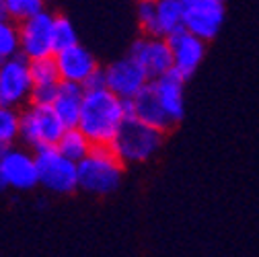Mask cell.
<instances>
[{
    "instance_id": "21",
    "label": "cell",
    "mask_w": 259,
    "mask_h": 257,
    "mask_svg": "<svg viewBox=\"0 0 259 257\" xmlns=\"http://www.w3.org/2000/svg\"><path fill=\"white\" fill-rule=\"evenodd\" d=\"M21 54V37H19V23L13 19L0 21V64Z\"/></svg>"
},
{
    "instance_id": "22",
    "label": "cell",
    "mask_w": 259,
    "mask_h": 257,
    "mask_svg": "<svg viewBox=\"0 0 259 257\" xmlns=\"http://www.w3.org/2000/svg\"><path fill=\"white\" fill-rule=\"evenodd\" d=\"M3 3L7 9V17L17 23L44 11V0H3Z\"/></svg>"
},
{
    "instance_id": "5",
    "label": "cell",
    "mask_w": 259,
    "mask_h": 257,
    "mask_svg": "<svg viewBox=\"0 0 259 257\" xmlns=\"http://www.w3.org/2000/svg\"><path fill=\"white\" fill-rule=\"evenodd\" d=\"M66 130L52 103L29 101L21 111V140L31 148L56 144Z\"/></svg>"
},
{
    "instance_id": "3",
    "label": "cell",
    "mask_w": 259,
    "mask_h": 257,
    "mask_svg": "<svg viewBox=\"0 0 259 257\" xmlns=\"http://www.w3.org/2000/svg\"><path fill=\"white\" fill-rule=\"evenodd\" d=\"M163 138L165 132H160L158 127L148 125L142 119L130 115L121 123L119 132L115 134L109 146L121 158L123 165H134L150 160L160 148V144H163Z\"/></svg>"
},
{
    "instance_id": "23",
    "label": "cell",
    "mask_w": 259,
    "mask_h": 257,
    "mask_svg": "<svg viewBox=\"0 0 259 257\" xmlns=\"http://www.w3.org/2000/svg\"><path fill=\"white\" fill-rule=\"evenodd\" d=\"M74 44H78V35H76L72 21L68 17H56V21H54V50L58 52L64 48H70Z\"/></svg>"
},
{
    "instance_id": "18",
    "label": "cell",
    "mask_w": 259,
    "mask_h": 257,
    "mask_svg": "<svg viewBox=\"0 0 259 257\" xmlns=\"http://www.w3.org/2000/svg\"><path fill=\"white\" fill-rule=\"evenodd\" d=\"M156 9V35L169 37L183 29L185 0H154Z\"/></svg>"
},
{
    "instance_id": "28",
    "label": "cell",
    "mask_w": 259,
    "mask_h": 257,
    "mask_svg": "<svg viewBox=\"0 0 259 257\" xmlns=\"http://www.w3.org/2000/svg\"><path fill=\"white\" fill-rule=\"evenodd\" d=\"M138 3H140V0H138Z\"/></svg>"
},
{
    "instance_id": "10",
    "label": "cell",
    "mask_w": 259,
    "mask_h": 257,
    "mask_svg": "<svg viewBox=\"0 0 259 257\" xmlns=\"http://www.w3.org/2000/svg\"><path fill=\"white\" fill-rule=\"evenodd\" d=\"M130 56H134L142 64L150 80L163 76L175 68L171 44L167 37H160V35H144L136 39L132 48H130Z\"/></svg>"
},
{
    "instance_id": "7",
    "label": "cell",
    "mask_w": 259,
    "mask_h": 257,
    "mask_svg": "<svg viewBox=\"0 0 259 257\" xmlns=\"http://www.w3.org/2000/svg\"><path fill=\"white\" fill-rule=\"evenodd\" d=\"M54 21L56 17L48 11H41L19 23L21 54L29 60L52 56L54 50Z\"/></svg>"
},
{
    "instance_id": "11",
    "label": "cell",
    "mask_w": 259,
    "mask_h": 257,
    "mask_svg": "<svg viewBox=\"0 0 259 257\" xmlns=\"http://www.w3.org/2000/svg\"><path fill=\"white\" fill-rule=\"evenodd\" d=\"M0 169H3L9 187L17 191H29L39 185V169L35 154H29L21 148H5L0 154Z\"/></svg>"
},
{
    "instance_id": "15",
    "label": "cell",
    "mask_w": 259,
    "mask_h": 257,
    "mask_svg": "<svg viewBox=\"0 0 259 257\" xmlns=\"http://www.w3.org/2000/svg\"><path fill=\"white\" fill-rule=\"evenodd\" d=\"M29 70H31V80H33V95H31V101L52 103L56 93H58V84L62 82L60 68L56 64L54 54L29 60Z\"/></svg>"
},
{
    "instance_id": "12",
    "label": "cell",
    "mask_w": 259,
    "mask_h": 257,
    "mask_svg": "<svg viewBox=\"0 0 259 257\" xmlns=\"http://www.w3.org/2000/svg\"><path fill=\"white\" fill-rule=\"evenodd\" d=\"M173 50V62H175V68L181 76L189 78L193 72L198 70V66L202 64L204 56H206V39L193 35L191 31H187L185 27L175 31L173 35L167 37Z\"/></svg>"
},
{
    "instance_id": "14",
    "label": "cell",
    "mask_w": 259,
    "mask_h": 257,
    "mask_svg": "<svg viewBox=\"0 0 259 257\" xmlns=\"http://www.w3.org/2000/svg\"><path fill=\"white\" fill-rule=\"evenodd\" d=\"M56 58V64L60 68V76L62 80H72V82H84L97 68V62L93 58V54L80 46V44H74L70 48H64V50H58L54 54Z\"/></svg>"
},
{
    "instance_id": "2",
    "label": "cell",
    "mask_w": 259,
    "mask_h": 257,
    "mask_svg": "<svg viewBox=\"0 0 259 257\" xmlns=\"http://www.w3.org/2000/svg\"><path fill=\"white\" fill-rule=\"evenodd\" d=\"M123 175L121 158L109 144H95L93 150L78 160V189L93 196H109L119 187Z\"/></svg>"
},
{
    "instance_id": "6",
    "label": "cell",
    "mask_w": 259,
    "mask_h": 257,
    "mask_svg": "<svg viewBox=\"0 0 259 257\" xmlns=\"http://www.w3.org/2000/svg\"><path fill=\"white\" fill-rule=\"evenodd\" d=\"M31 95H33V80H31L29 58L17 54L0 64V103L21 107L31 101Z\"/></svg>"
},
{
    "instance_id": "1",
    "label": "cell",
    "mask_w": 259,
    "mask_h": 257,
    "mask_svg": "<svg viewBox=\"0 0 259 257\" xmlns=\"http://www.w3.org/2000/svg\"><path fill=\"white\" fill-rule=\"evenodd\" d=\"M125 117V99L107 87L84 91L78 127L93 140V144H111Z\"/></svg>"
},
{
    "instance_id": "16",
    "label": "cell",
    "mask_w": 259,
    "mask_h": 257,
    "mask_svg": "<svg viewBox=\"0 0 259 257\" xmlns=\"http://www.w3.org/2000/svg\"><path fill=\"white\" fill-rule=\"evenodd\" d=\"M185 82L187 78L181 76L177 70H171L158 78H152L150 84L160 99L163 107L169 111V115L179 123L185 113Z\"/></svg>"
},
{
    "instance_id": "26",
    "label": "cell",
    "mask_w": 259,
    "mask_h": 257,
    "mask_svg": "<svg viewBox=\"0 0 259 257\" xmlns=\"http://www.w3.org/2000/svg\"><path fill=\"white\" fill-rule=\"evenodd\" d=\"M5 19H9L7 17V9H5V3L0 0V21H5Z\"/></svg>"
},
{
    "instance_id": "8",
    "label": "cell",
    "mask_w": 259,
    "mask_h": 257,
    "mask_svg": "<svg viewBox=\"0 0 259 257\" xmlns=\"http://www.w3.org/2000/svg\"><path fill=\"white\" fill-rule=\"evenodd\" d=\"M105 70V84L121 99H134L136 95L150 82L148 72L134 56H125L111 62Z\"/></svg>"
},
{
    "instance_id": "4",
    "label": "cell",
    "mask_w": 259,
    "mask_h": 257,
    "mask_svg": "<svg viewBox=\"0 0 259 257\" xmlns=\"http://www.w3.org/2000/svg\"><path fill=\"white\" fill-rule=\"evenodd\" d=\"M39 185L58 196H68L78 189V163L68 158L56 144L35 148Z\"/></svg>"
},
{
    "instance_id": "13",
    "label": "cell",
    "mask_w": 259,
    "mask_h": 257,
    "mask_svg": "<svg viewBox=\"0 0 259 257\" xmlns=\"http://www.w3.org/2000/svg\"><path fill=\"white\" fill-rule=\"evenodd\" d=\"M125 111H127V117L134 115V117L142 119L144 123L158 127V130L165 132V134L169 130H173V125H177V121L169 115V111L163 107L160 99L156 97V93H154L150 82L136 95L134 99H125Z\"/></svg>"
},
{
    "instance_id": "19",
    "label": "cell",
    "mask_w": 259,
    "mask_h": 257,
    "mask_svg": "<svg viewBox=\"0 0 259 257\" xmlns=\"http://www.w3.org/2000/svg\"><path fill=\"white\" fill-rule=\"evenodd\" d=\"M56 146L66 154L68 158H72V160H82L91 150H93V140L80 130L78 125H74V127H66V130L62 132V136H60V140L56 142Z\"/></svg>"
},
{
    "instance_id": "27",
    "label": "cell",
    "mask_w": 259,
    "mask_h": 257,
    "mask_svg": "<svg viewBox=\"0 0 259 257\" xmlns=\"http://www.w3.org/2000/svg\"><path fill=\"white\" fill-rule=\"evenodd\" d=\"M0 154H3V150H0Z\"/></svg>"
},
{
    "instance_id": "17",
    "label": "cell",
    "mask_w": 259,
    "mask_h": 257,
    "mask_svg": "<svg viewBox=\"0 0 259 257\" xmlns=\"http://www.w3.org/2000/svg\"><path fill=\"white\" fill-rule=\"evenodd\" d=\"M82 101H84V87L80 82L62 80L58 84V93H56L52 105H54V109L60 115L64 125L74 127V125H78Z\"/></svg>"
},
{
    "instance_id": "24",
    "label": "cell",
    "mask_w": 259,
    "mask_h": 257,
    "mask_svg": "<svg viewBox=\"0 0 259 257\" xmlns=\"http://www.w3.org/2000/svg\"><path fill=\"white\" fill-rule=\"evenodd\" d=\"M82 87H84V91H95V89L107 87V84H105V70H103V68H97V70L82 82Z\"/></svg>"
},
{
    "instance_id": "9",
    "label": "cell",
    "mask_w": 259,
    "mask_h": 257,
    "mask_svg": "<svg viewBox=\"0 0 259 257\" xmlns=\"http://www.w3.org/2000/svg\"><path fill=\"white\" fill-rule=\"evenodd\" d=\"M224 23V0H185L183 27L206 41L214 39Z\"/></svg>"
},
{
    "instance_id": "20",
    "label": "cell",
    "mask_w": 259,
    "mask_h": 257,
    "mask_svg": "<svg viewBox=\"0 0 259 257\" xmlns=\"http://www.w3.org/2000/svg\"><path fill=\"white\" fill-rule=\"evenodd\" d=\"M17 138H21V111L0 103V150L11 148Z\"/></svg>"
},
{
    "instance_id": "25",
    "label": "cell",
    "mask_w": 259,
    "mask_h": 257,
    "mask_svg": "<svg viewBox=\"0 0 259 257\" xmlns=\"http://www.w3.org/2000/svg\"><path fill=\"white\" fill-rule=\"evenodd\" d=\"M7 187H9V183H7V177H5L3 169H0V191H3V189H7Z\"/></svg>"
}]
</instances>
